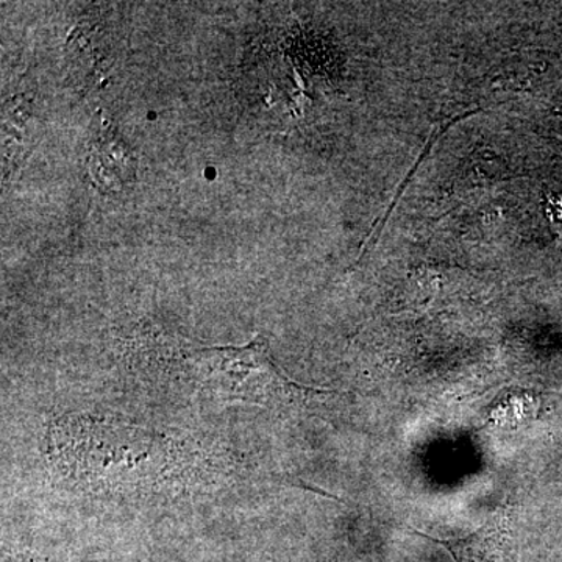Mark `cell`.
Returning a JSON list of instances; mask_svg holds the SVG:
<instances>
[{"mask_svg":"<svg viewBox=\"0 0 562 562\" xmlns=\"http://www.w3.org/2000/svg\"><path fill=\"white\" fill-rule=\"evenodd\" d=\"M176 379L217 402L260 406L301 405L322 391L292 382L277 368L260 344L246 349H203L183 355Z\"/></svg>","mask_w":562,"mask_h":562,"instance_id":"obj_1","label":"cell"},{"mask_svg":"<svg viewBox=\"0 0 562 562\" xmlns=\"http://www.w3.org/2000/svg\"><path fill=\"white\" fill-rule=\"evenodd\" d=\"M414 532L443 547L453 562H512V532L502 522H490L458 539H438L422 531Z\"/></svg>","mask_w":562,"mask_h":562,"instance_id":"obj_2","label":"cell"},{"mask_svg":"<svg viewBox=\"0 0 562 562\" xmlns=\"http://www.w3.org/2000/svg\"><path fill=\"white\" fill-rule=\"evenodd\" d=\"M205 176L209 177V179H213V177L216 176V172H214L213 168H210L209 171L205 172Z\"/></svg>","mask_w":562,"mask_h":562,"instance_id":"obj_3","label":"cell"}]
</instances>
